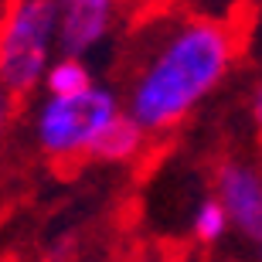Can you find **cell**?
Masks as SVG:
<instances>
[{
  "instance_id": "obj_1",
  "label": "cell",
  "mask_w": 262,
  "mask_h": 262,
  "mask_svg": "<svg viewBox=\"0 0 262 262\" xmlns=\"http://www.w3.org/2000/svg\"><path fill=\"white\" fill-rule=\"evenodd\" d=\"M235 61V31L225 20H184L146 58L129 85L126 116L143 133L177 126L191 109L222 85Z\"/></svg>"
},
{
  "instance_id": "obj_4",
  "label": "cell",
  "mask_w": 262,
  "mask_h": 262,
  "mask_svg": "<svg viewBox=\"0 0 262 262\" xmlns=\"http://www.w3.org/2000/svg\"><path fill=\"white\" fill-rule=\"evenodd\" d=\"M218 204L228 214V225H235L242 235L259 238L262 235V170L242 164V160H225L214 174Z\"/></svg>"
},
{
  "instance_id": "obj_6",
  "label": "cell",
  "mask_w": 262,
  "mask_h": 262,
  "mask_svg": "<svg viewBox=\"0 0 262 262\" xmlns=\"http://www.w3.org/2000/svg\"><path fill=\"white\" fill-rule=\"evenodd\" d=\"M143 140H146L143 126H140L133 116H126V109H123V113L96 136L89 157H92V160H106V164H123V160H133V157L143 150Z\"/></svg>"
},
{
  "instance_id": "obj_2",
  "label": "cell",
  "mask_w": 262,
  "mask_h": 262,
  "mask_svg": "<svg viewBox=\"0 0 262 262\" xmlns=\"http://www.w3.org/2000/svg\"><path fill=\"white\" fill-rule=\"evenodd\" d=\"M58 45V0H14L0 20V89L28 96L51 65Z\"/></svg>"
},
{
  "instance_id": "obj_10",
  "label": "cell",
  "mask_w": 262,
  "mask_h": 262,
  "mask_svg": "<svg viewBox=\"0 0 262 262\" xmlns=\"http://www.w3.org/2000/svg\"><path fill=\"white\" fill-rule=\"evenodd\" d=\"M252 116H255V129H259V146H262V85L252 96Z\"/></svg>"
},
{
  "instance_id": "obj_7",
  "label": "cell",
  "mask_w": 262,
  "mask_h": 262,
  "mask_svg": "<svg viewBox=\"0 0 262 262\" xmlns=\"http://www.w3.org/2000/svg\"><path fill=\"white\" fill-rule=\"evenodd\" d=\"M41 85L45 92L55 99H65V96H78V92H85L92 89V72L82 65V58H72V55H61V58H51L48 72L41 78Z\"/></svg>"
},
{
  "instance_id": "obj_11",
  "label": "cell",
  "mask_w": 262,
  "mask_h": 262,
  "mask_svg": "<svg viewBox=\"0 0 262 262\" xmlns=\"http://www.w3.org/2000/svg\"><path fill=\"white\" fill-rule=\"evenodd\" d=\"M255 242H259V249H262V235H259V238H255Z\"/></svg>"
},
{
  "instance_id": "obj_3",
  "label": "cell",
  "mask_w": 262,
  "mask_h": 262,
  "mask_svg": "<svg viewBox=\"0 0 262 262\" xmlns=\"http://www.w3.org/2000/svg\"><path fill=\"white\" fill-rule=\"evenodd\" d=\"M123 113L119 96L106 85H92L78 96H48L34 116V140L51 160L89 157L96 136Z\"/></svg>"
},
{
  "instance_id": "obj_5",
  "label": "cell",
  "mask_w": 262,
  "mask_h": 262,
  "mask_svg": "<svg viewBox=\"0 0 262 262\" xmlns=\"http://www.w3.org/2000/svg\"><path fill=\"white\" fill-rule=\"evenodd\" d=\"M116 0H58V45L65 55L82 58L109 34Z\"/></svg>"
},
{
  "instance_id": "obj_8",
  "label": "cell",
  "mask_w": 262,
  "mask_h": 262,
  "mask_svg": "<svg viewBox=\"0 0 262 262\" xmlns=\"http://www.w3.org/2000/svg\"><path fill=\"white\" fill-rule=\"evenodd\" d=\"M191 228H194V235L201 238V242H218L232 225H228V214H225V208L218 204V198H208V201L198 204Z\"/></svg>"
},
{
  "instance_id": "obj_9",
  "label": "cell",
  "mask_w": 262,
  "mask_h": 262,
  "mask_svg": "<svg viewBox=\"0 0 262 262\" xmlns=\"http://www.w3.org/2000/svg\"><path fill=\"white\" fill-rule=\"evenodd\" d=\"M10 116H14V99L0 89V140H4V133H7V126H10Z\"/></svg>"
}]
</instances>
